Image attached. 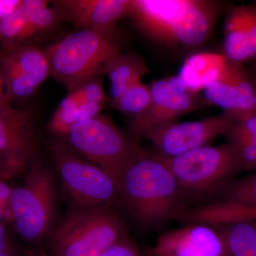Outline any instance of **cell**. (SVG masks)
Segmentation results:
<instances>
[{
  "label": "cell",
  "mask_w": 256,
  "mask_h": 256,
  "mask_svg": "<svg viewBox=\"0 0 256 256\" xmlns=\"http://www.w3.org/2000/svg\"><path fill=\"white\" fill-rule=\"evenodd\" d=\"M234 118L228 112L196 121L166 124L146 136L163 158H174L206 146L214 138L224 136Z\"/></svg>",
  "instance_id": "obj_10"
},
{
  "label": "cell",
  "mask_w": 256,
  "mask_h": 256,
  "mask_svg": "<svg viewBox=\"0 0 256 256\" xmlns=\"http://www.w3.org/2000/svg\"><path fill=\"white\" fill-rule=\"evenodd\" d=\"M228 58L216 53H200L188 57L180 69L178 77L190 92L198 94L214 82Z\"/></svg>",
  "instance_id": "obj_18"
},
{
  "label": "cell",
  "mask_w": 256,
  "mask_h": 256,
  "mask_svg": "<svg viewBox=\"0 0 256 256\" xmlns=\"http://www.w3.org/2000/svg\"><path fill=\"white\" fill-rule=\"evenodd\" d=\"M220 5L204 0H132L128 18L154 41L196 47L210 36Z\"/></svg>",
  "instance_id": "obj_2"
},
{
  "label": "cell",
  "mask_w": 256,
  "mask_h": 256,
  "mask_svg": "<svg viewBox=\"0 0 256 256\" xmlns=\"http://www.w3.org/2000/svg\"><path fill=\"white\" fill-rule=\"evenodd\" d=\"M10 102L5 94L4 90V84H3L2 78L0 76V110L10 107Z\"/></svg>",
  "instance_id": "obj_33"
},
{
  "label": "cell",
  "mask_w": 256,
  "mask_h": 256,
  "mask_svg": "<svg viewBox=\"0 0 256 256\" xmlns=\"http://www.w3.org/2000/svg\"><path fill=\"white\" fill-rule=\"evenodd\" d=\"M140 254L138 246L128 236L108 248L100 256H140Z\"/></svg>",
  "instance_id": "obj_28"
},
{
  "label": "cell",
  "mask_w": 256,
  "mask_h": 256,
  "mask_svg": "<svg viewBox=\"0 0 256 256\" xmlns=\"http://www.w3.org/2000/svg\"><path fill=\"white\" fill-rule=\"evenodd\" d=\"M26 256H52L42 250H31L26 252Z\"/></svg>",
  "instance_id": "obj_34"
},
{
  "label": "cell",
  "mask_w": 256,
  "mask_h": 256,
  "mask_svg": "<svg viewBox=\"0 0 256 256\" xmlns=\"http://www.w3.org/2000/svg\"><path fill=\"white\" fill-rule=\"evenodd\" d=\"M24 183L12 190L9 204L16 232L30 244L47 238L56 224L58 196L54 176L41 161L28 168Z\"/></svg>",
  "instance_id": "obj_5"
},
{
  "label": "cell",
  "mask_w": 256,
  "mask_h": 256,
  "mask_svg": "<svg viewBox=\"0 0 256 256\" xmlns=\"http://www.w3.org/2000/svg\"><path fill=\"white\" fill-rule=\"evenodd\" d=\"M220 227L232 256H256V224L240 222Z\"/></svg>",
  "instance_id": "obj_21"
},
{
  "label": "cell",
  "mask_w": 256,
  "mask_h": 256,
  "mask_svg": "<svg viewBox=\"0 0 256 256\" xmlns=\"http://www.w3.org/2000/svg\"><path fill=\"white\" fill-rule=\"evenodd\" d=\"M12 190L4 181L0 180V207L4 210L6 204L9 203Z\"/></svg>",
  "instance_id": "obj_31"
},
{
  "label": "cell",
  "mask_w": 256,
  "mask_h": 256,
  "mask_svg": "<svg viewBox=\"0 0 256 256\" xmlns=\"http://www.w3.org/2000/svg\"><path fill=\"white\" fill-rule=\"evenodd\" d=\"M140 256H156L154 255V254H153L152 252L151 249L150 250H148V252H144V254H140Z\"/></svg>",
  "instance_id": "obj_37"
},
{
  "label": "cell",
  "mask_w": 256,
  "mask_h": 256,
  "mask_svg": "<svg viewBox=\"0 0 256 256\" xmlns=\"http://www.w3.org/2000/svg\"><path fill=\"white\" fill-rule=\"evenodd\" d=\"M254 73L256 76V66L255 67H254Z\"/></svg>",
  "instance_id": "obj_39"
},
{
  "label": "cell",
  "mask_w": 256,
  "mask_h": 256,
  "mask_svg": "<svg viewBox=\"0 0 256 256\" xmlns=\"http://www.w3.org/2000/svg\"><path fill=\"white\" fill-rule=\"evenodd\" d=\"M132 0H63L55 3L60 15L77 30L110 28L129 16Z\"/></svg>",
  "instance_id": "obj_15"
},
{
  "label": "cell",
  "mask_w": 256,
  "mask_h": 256,
  "mask_svg": "<svg viewBox=\"0 0 256 256\" xmlns=\"http://www.w3.org/2000/svg\"><path fill=\"white\" fill-rule=\"evenodd\" d=\"M0 256H15V255L14 254L4 252V250H2L0 249Z\"/></svg>",
  "instance_id": "obj_36"
},
{
  "label": "cell",
  "mask_w": 256,
  "mask_h": 256,
  "mask_svg": "<svg viewBox=\"0 0 256 256\" xmlns=\"http://www.w3.org/2000/svg\"><path fill=\"white\" fill-rule=\"evenodd\" d=\"M148 74L150 70L144 60L132 53L116 56L102 72V75H107L110 78L112 100L118 98L130 86L142 80Z\"/></svg>",
  "instance_id": "obj_19"
},
{
  "label": "cell",
  "mask_w": 256,
  "mask_h": 256,
  "mask_svg": "<svg viewBox=\"0 0 256 256\" xmlns=\"http://www.w3.org/2000/svg\"><path fill=\"white\" fill-rule=\"evenodd\" d=\"M106 104L92 101H84L77 108V122L95 118L100 116Z\"/></svg>",
  "instance_id": "obj_29"
},
{
  "label": "cell",
  "mask_w": 256,
  "mask_h": 256,
  "mask_svg": "<svg viewBox=\"0 0 256 256\" xmlns=\"http://www.w3.org/2000/svg\"><path fill=\"white\" fill-rule=\"evenodd\" d=\"M205 102L220 107L234 119L256 112V76L244 64L228 60L214 82L204 89Z\"/></svg>",
  "instance_id": "obj_13"
},
{
  "label": "cell",
  "mask_w": 256,
  "mask_h": 256,
  "mask_svg": "<svg viewBox=\"0 0 256 256\" xmlns=\"http://www.w3.org/2000/svg\"><path fill=\"white\" fill-rule=\"evenodd\" d=\"M224 136L238 153L242 170L256 172V112L234 119Z\"/></svg>",
  "instance_id": "obj_20"
},
{
  "label": "cell",
  "mask_w": 256,
  "mask_h": 256,
  "mask_svg": "<svg viewBox=\"0 0 256 256\" xmlns=\"http://www.w3.org/2000/svg\"><path fill=\"white\" fill-rule=\"evenodd\" d=\"M50 152L62 188L74 208L112 206L119 196L118 188L106 171L80 158L63 142H50Z\"/></svg>",
  "instance_id": "obj_7"
},
{
  "label": "cell",
  "mask_w": 256,
  "mask_h": 256,
  "mask_svg": "<svg viewBox=\"0 0 256 256\" xmlns=\"http://www.w3.org/2000/svg\"><path fill=\"white\" fill-rule=\"evenodd\" d=\"M22 2V0H0V20L14 12Z\"/></svg>",
  "instance_id": "obj_30"
},
{
  "label": "cell",
  "mask_w": 256,
  "mask_h": 256,
  "mask_svg": "<svg viewBox=\"0 0 256 256\" xmlns=\"http://www.w3.org/2000/svg\"><path fill=\"white\" fill-rule=\"evenodd\" d=\"M151 250L156 256H232L220 227L200 223L160 234Z\"/></svg>",
  "instance_id": "obj_14"
},
{
  "label": "cell",
  "mask_w": 256,
  "mask_h": 256,
  "mask_svg": "<svg viewBox=\"0 0 256 256\" xmlns=\"http://www.w3.org/2000/svg\"><path fill=\"white\" fill-rule=\"evenodd\" d=\"M124 220L111 206L74 208L47 237L52 256H100L128 237Z\"/></svg>",
  "instance_id": "obj_4"
},
{
  "label": "cell",
  "mask_w": 256,
  "mask_h": 256,
  "mask_svg": "<svg viewBox=\"0 0 256 256\" xmlns=\"http://www.w3.org/2000/svg\"><path fill=\"white\" fill-rule=\"evenodd\" d=\"M175 220L184 224H206L222 226L240 222H256V206L217 200L206 204L182 208Z\"/></svg>",
  "instance_id": "obj_17"
},
{
  "label": "cell",
  "mask_w": 256,
  "mask_h": 256,
  "mask_svg": "<svg viewBox=\"0 0 256 256\" xmlns=\"http://www.w3.org/2000/svg\"><path fill=\"white\" fill-rule=\"evenodd\" d=\"M156 156L169 168L183 192L218 191L242 170L238 153L228 143L202 146L174 158Z\"/></svg>",
  "instance_id": "obj_8"
},
{
  "label": "cell",
  "mask_w": 256,
  "mask_h": 256,
  "mask_svg": "<svg viewBox=\"0 0 256 256\" xmlns=\"http://www.w3.org/2000/svg\"><path fill=\"white\" fill-rule=\"evenodd\" d=\"M22 5L28 12V18L20 45L32 37L50 31L56 25L60 18L56 10L52 9L48 6L36 10V6L30 0H23Z\"/></svg>",
  "instance_id": "obj_23"
},
{
  "label": "cell",
  "mask_w": 256,
  "mask_h": 256,
  "mask_svg": "<svg viewBox=\"0 0 256 256\" xmlns=\"http://www.w3.org/2000/svg\"><path fill=\"white\" fill-rule=\"evenodd\" d=\"M50 76L73 90L88 79L102 75L106 66L122 53L114 26L78 30L44 50Z\"/></svg>",
  "instance_id": "obj_3"
},
{
  "label": "cell",
  "mask_w": 256,
  "mask_h": 256,
  "mask_svg": "<svg viewBox=\"0 0 256 256\" xmlns=\"http://www.w3.org/2000/svg\"><path fill=\"white\" fill-rule=\"evenodd\" d=\"M224 52L236 63L256 60V2L229 10L224 26Z\"/></svg>",
  "instance_id": "obj_16"
},
{
  "label": "cell",
  "mask_w": 256,
  "mask_h": 256,
  "mask_svg": "<svg viewBox=\"0 0 256 256\" xmlns=\"http://www.w3.org/2000/svg\"><path fill=\"white\" fill-rule=\"evenodd\" d=\"M119 196L142 228H156L181 212L182 190L169 168L138 148L121 176Z\"/></svg>",
  "instance_id": "obj_1"
},
{
  "label": "cell",
  "mask_w": 256,
  "mask_h": 256,
  "mask_svg": "<svg viewBox=\"0 0 256 256\" xmlns=\"http://www.w3.org/2000/svg\"><path fill=\"white\" fill-rule=\"evenodd\" d=\"M79 102L72 92L64 98L50 120V131L56 136L66 137L70 128L76 124Z\"/></svg>",
  "instance_id": "obj_26"
},
{
  "label": "cell",
  "mask_w": 256,
  "mask_h": 256,
  "mask_svg": "<svg viewBox=\"0 0 256 256\" xmlns=\"http://www.w3.org/2000/svg\"><path fill=\"white\" fill-rule=\"evenodd\" d=\"M150 87V104L141 116L131 121L133 138H146L156 128L176 122L203 106L198 94L190 92L178 76L156 80Z\"/></svg>",
  "instance_id": "obj_9"
},
{
  "label": "cell",
  "mask_w": 256,
  "mask_h": 256,
  "mask_svg": "<svg viewBox=\"0 0 256 256\" xmlns=\"http://www.w3.org/2000/svg\"><path fill=\"white\" fill-rule=\"evenodd\" d=\"M38 150L32 114L12 106L0 110V161L9 178L28 170Z\"/></svg>",
  "instance_id": "obj_11"
},
{
  "label": "cell",
  "mask_w": 256,
  "mask_h": 256,
  "mask_svg": "<svg viewBox=\"0 0 256 256\" xmlns=\"http://www.w3.org/2000/svg\"><path fill=\"white\" fill-rule=\"evenodd\" d=\"M0 249L4 250V252L14 254L13 250H12L11 247H10L9 242H8L6 230H5L4 226L2 224H0Z\"/></svg>",
  "instance_id": "obj_32"
},
{
  "label": "cell",
  "mask_w": 256,
  "mask_h": 256,
  "mask_svg": "<svg viewBox=\"0 0 256 256\" xmlns=\"http://www.w3.org/2000/svg\"><path fill=\"white\" fill-rule=\"evenodd\" d=\"M102 76H96L88 79L74 90L69 92H72L75 96L79 104L84 101H92L106 104L108 98L101 78Z\"/></svg>",
  "instance_id": "obj_27"
},
{
  "label": "cell",
  "mask_w": 256,
  "mask_h": 256,
  "mask_svg": "<svg viewBox=\"0 0 256 256\" xmlns=\"http://www.w3.org/2000/svg\"><path fill=\"white\" fill-rule=\"evenodd\" d=\"M8 178H10L9 176L6 174V172H5L4 169V166H3L1 161H0V180L4 181L5 180H8Z\"/></svg>",
  "instance_id": "obj_35"
},
{
  "label": "cell",
  "mask_w": 256,
  "mask_h": 256,
  "mask_svg": "<svg viewBox=\"0 0 256 256\" xmlns=\"http://www.w3.org/2000/svg\"><path fill=\"white\" fill-rule=\"evenodd\" d=\"M0 76L10 101L30 97L50 76L44 50L34 45L22 44L3 52Z\"/></svg>",
  "instance_id": "obj_12"
},
{
  "label": "cell",
  "mask_w": 256,
  "mask_h": 256,
  "mask_svg": "<svg viewBox=\"0 0 256 256\" xmlns=\"http://www.w3.org/2000/svg\"><path fill=\"white\" fill-rule=\"evenodd\" d=\"M66 138L79 154L110 175L118 188L122 172L139 148L134 140L100 114L76 122Z\"/></svg>",
  "instance_id": "obj_6"
},
{
  "label": "cell",
  "mask_w": 256,
  "mask_h": 256,
  "mask_svg": "<svg viewBox=\"0 0 256 256\" xmlns=\"http://www.w3.org/2000/svg\"><path fill=\"white\" fill-rule=\"evenodd\" d=\"M3 216V208L2 207H0V220H1L2 217Z\"/></svg>",
  "instance_id": "obj_38"
},
{
  "label": "cell",
  "mask_w": 256,
  "mask_h": 256,
  "mask_svg": "<svg viewBox=\"0 0 256 256\" xmlns=\"http://www.w3.org/2000/svg\"><path fill=\"white\" fill-rule=\"evenodd\" d=\"M218 191L222 196L218 200L256 206V172L235 181H229Z\"/></svg>",
  "instance_id": "obj_24"
},
{
  "label": "cell",
  "mask_w": 256,
  "mask_h": 256,
  "mask_svg": "<svg viewBox=\"0 0 256 256\" xmlns=\"http://www.w3.org/2000/svg\"><path fill=\"white\" fill-rule=\"evenodd\" d=\"M150 100V87L139 80L130 86L118 98L112 100V106L132 120L148 109Z\"/></svg>",
  "instance_id": "obj_22"
},
{
  "label": "cell",
  "mask_w": 256,
  "mask_h": 256,
  "mask_svg": "<svg viewBox=\"0 0 256 256\" xmlns=\"http://www.w3.org/2000/svg\"><path fill=\"white\" fill-rule=\"evenodd\" d=\"M28 14L22 4L14 12L0 20V40L4 46V52L20 45Z\"/></svg>",
  "instance_id": "obj_25"
}]
</instances>
